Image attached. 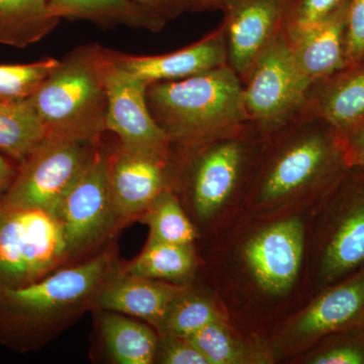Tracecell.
<instances>
[{"label":"cell","instance_id":"1f68e13d","mask_svg":"<svg viewBox=\"0 0 364 364\" xmlns=\"http://www.w3.org/2000/svg\"><path fill=\"white\" fill-rule=\"evenodd\" d=\"M364 58V0H351L347 14L346 65Z\"/></svg>","mask_w":364,"mask_h":364},{"label":"cell","instance_id":"5bb4252c","mask_svg":"<svg viewBox=\"0 0 364 364\" xmlns=\"http://www.w3.org/2000/svg\"><path fill=\"white\" fill-rule=\"evenodd\" d=\"M293 0H224L219 11L226 38L227 64L241 81L261 53L284 30Z\"/></svg>","mask_w":364,"mask_h":364},{"label":"cell","instance_id":"30bf717a","mask_svg":"<svg viewBox=\"0 0 364 364\" xmlns=\"http://www.w3.org/2000/svg\"><path fill=\"white\" fill-rule=\"evenodd\" d=\"M241 82L249 123L267 136L301 116L312 85L299 69L284 30Z\"/></svg>","mask_w":364,"mask_h":364},{"label":"cell","instance_id":"4fadbf2b","mask_svg":"<svg viewBox=\"0 0 364 364\" xmlns=\"http://www.w3.org/2000/svg\"><path fill=\"white\" fill-rule=\"evenodd\" d=\"M107 111L105 130L119 139L122 145L167 155L168 136L158 126L148 107V85L124 70L107 49L105 65Z\"/></svg>","mask_w":364,"mask_h":364},{"label":"cell","instance_id":"ffe728a7","mask_svg":"<svg viewBox=\"0 0 364 364\" xmlns=\"http://www.w3.org/2000/svg\"><path fill=\"white\" fill-rule=\"evenodd\" d=\"M95 312L100 315V341L112 363H154L159 338L155 328L124 314L111 311Z\"/></svg>","mask_w":364,"mask_h":364},{"label":"cell","instance_id":"4dcf8cb0","mask_svg":"<svg viewBox=\"0 0 364 364\" xmlns=\"http://www.w3.org/2000/svg\"><path fill=\"white\" fill-rule=\"evenodd\" d=\"M154 363L208 364L205 356L188 338L171 335H159Z\"/></svg>","mask_w":364,"mask_h":364},{"label":"cell","instance_id":"5b68a950","mask_svg":"<svg viewBox=\"0 0 364 364\" xmlns=\"http://www.w3.org/2000/svg\"><path fill=\"white\" fill-rule=\"evenodd\" d=\"M146 98L170 144L203 142L250 124L241 79L228 64L181 80L153 83Z\"/></svg>","mask_w":364,"mask_h":364},{"label":"cell","instance_id":"ac0fdd59","mask_svg":"<svg viewBox=\"0 0 364 364\" xmlns=\"http://www.w3.org/2000/svg\"><path fill=\"white\" fill-rule=\"evenodd\" d=\"M301 116L318 117L343 136L364 117V58L311 85Z\"/></svg>","mask_w":364,"mask_h":364},{"label":"cell","instance_id":"7a4b0ae2","mask_svg":"<svg viewBox=\"0 0 364 364\" xmlns=\"http://www.w3.org/2000/svg\"><path fill=\"white\" fill-rule=\"evenodd\" d=\"M350 167L334 127L299 117L267 136L243 215L272 218L316 208Z\"/></svg>","mask_w":364,"mask_h":364},{"label":"cell","instance_id":"d6a6232c","mask_svg":"<svg viewBox=\"0 0 364 364\" xmlns=\"http://www.w3.org/2000/svg\"><path fill=\"white\" fill-rule=\"evenodd\" d=\"M342 138L350 166L364 167V117Z\"/></svg>","mask_w":364,"mask_h":364},{"label":"cell","instance_id":"f546056e","mask_svg":"<svg viewBox=\"0 0 364 364\" xmlns=\"http://www.w3.org/2000/svg\"><path fill=\"white\" fill-rule=\"evenodd\" d=\"M351 0H293L284 23L289 39L330 20L344 9Z\"/></svg>","mask_w":364,"mask_h":364},{"label":"cell","instance_id":"d590c367","mask_svg":"<svg viewBox=\"0 0 364 364\" xmlns=\"http://www.w3.org/2000/svg\"><path fill=\"white\" fill-rule=\"evenodd\" d=\"M224 0H188V11L198 13V11H219Z\"/></svg>","mask_w":364,"mask_h":364},{"label":"cell","instance_id":"83f0119b","mask_svg":"<svg viewBox=\"0 0 364 364\" xmlns=\"http://www.w3.org/2000/svg\"><path fill=\"white\" fill-rule=\"evenodd\" d=\"M289 363L364 364V327L330 335Z\"/></svg>","mask_w":364,"mask_h":364},{"label":"cell","instance_id":"6da1fadb","mask_svg":"<svg viewBox=\"0 0 364 364\" xmlns=\"http://www.w3.org/2000/svg\"><path fill=\"white\" fill-rule=\"evenodd\" d=\"M316 208L272 218L242 215L205 240V255L198 253L205 284L230 324L251 338L264 342L315 296L306 256Z\"/></svg>","mask_w":364,"mask_h":364},{"label":"cell","instance_id":"d4e9b609","mask_svg":"<svg viewBox=\"0 0 364 364\" xmlns=\"http://www.w3.org/2000/svg\"><path fill=\"white\" fill-rule=\"evenodd\" d=\"M59 21L49 0H0V44L28 47L47 37Z\"/></svg>","mask_w":364,"mask_h":364},{"label":"cell","instance_id":"cb8c5ba5","mask_svg":"<svg viewBox=\"0 0 364 364\" xmlns=\"http://www.w3.org/2000/svg\"><path fill=\"white\" fill-rule=\"evenodd\" d=\"M208 364H269L264 342L251 338L226 321L212 323L188 338Z\"/></svg>","mask_w":364,"mask_h":364},{"label":"cell","instance_id":"f1b7e54d","mask_svg":"<svg viewBox=\"0 0 364 364\" xmlns=\"http://www.w3.org/2000/svg\"><path fill=\"white\" fill-rule=\"evenodd\" d=\"M58 59L26 64H0V102H18L32 97L51 73Z\"/></svg>","mask_w":364,"mask_h":364},{"label":"cell","instance_id":"9c48e42d","mask_svg":"<svg viewBox=\"0 0 364 364\" xmlns=\"http://www.w3.org/2000/svg\"><path fill=\"white\" fill-rule=\"evenodd\" d=\"M364 327V267L325 287L264 340L272 363H291L321 340Z\"/></svg>","mask_w":364,"mask_h":364},{"label":"cell","instance_id":"603a6c76","mask_svg":"<svg viewBox=\"0 0 364 364\" xmlns=\"http://www.w3.org/2000/svg\"><path fill=\"white\" fill-rule=\"evenodd\" d=\"M228 320L226 311L214 291L202 282H191L170 304L157 329L159 335L188 338L212 323Z\"/></svg>","mask_w":364,"mask_h":364},{"label":"cell","instance_id":"ba28073f","mask_svg":"<svg viewBox=\"0 0 364 364\" xmlns=\"http://www.w3.org/2000/svg\"><path fill=\"white\" fill-rule=\"evenodd\" d=\"M73 263L54 210L0 203V289L28 286Z\"/></svg>","mask_w":364,"mask_h":364},{"label":"cell","instance_id":"277c9868","mask_svg":"<svg viewBox=\"0 0 364 364\" xmlns=\"http://www.w3.org/2000/svg\"><path fill=\"white\" fill-rule=\"evenodd\" d=\"M117 264L107 249L28 286L0 289V344L16 353L42 349L93 310L98 289Z\"/></svg>","mask_w":364,"mask_h":364},{"label":"cell","instance_id":"836d02e7","mask_svg":"<svg viewBox=\"0 0 364 364\" xmlns=\"http://www.w3.org/2000/svg\"><path fill=\"white\" fill-rule=\"evenodd\" d=\"M165 21L176 20L188 13V0H132Z\"/></svg>","mask_w":364,"mask_h":364},{"label":"cell","instance_id":"3957f363","mask_svg":"<svg viewBox=\"0 0 364 364\" xmlns=\"http://www.w3.org/2000/svg\"><path fill=\"white\" fill-rule=\"evenodd\" d=\"M267 138L248 124L203 142L170 144L168 188L200 232V240L221 233L243 215Z\"/></svg>","mask_w":364,"mask_h":364},{"label":"cell","instance_id":"7402d4cb","mask_svg":"<svg viewBox=\"0 0 364 364\" xmlns=\"http://www.w3.org/2000/svg\"><path fill=\"white\" fill-rule=\"evenodd\" d=\"M200 259L196 245H178L148 239L142 252L123 264L124 272L176 284L195 282Z\"/></svg>","mask_w":364,"mask_h":364},{"label":"cell","instance_id":"e0dca14e","mask_svg":"<svg viewBox=\"0 0 364 364\" xmlns=\"http://www.w3.org/2000/svg\"><path fill=\"white\" fill-rule=\"evenodd\" d=\"M114 60L147 85L181 80L227 64L224 30L220 25L202 40L168 54L136 56L112 51Z\"/></svg>","mask_w":364,"mask_h":364},{"label":"cell","instance_id":"8992f818","mask_svg":"<svg viewBox=\"0 0 364 364\" xmlns=\"http://www.w3.org/2000/svg\"><path fill=\"white\" fill-rule=\"evenodd\" d=\"M107 49L97 43L78 46L58 63L28 98L48 135L98 141L107 111Z\"/></svg>","mask_w":364,"mask_h":364},{"label":"cell","instance_id":"4316f807","mask_svg":"<svg viewBox=\"0 0 364 364\" xmlns=\"http://www.w3.org/2000/svg\"><path fill=\"white\" fill-rule=\"evenodd\" d=\"M136 220L149 227V238L154 240L178 245H196L200 239L196 225L169 188L162 191Z\"/></svg>","mask_w":364,"mask_h":364},{"label":"cell","instance_id":"e575fe53","mask_svg":"<svg viewBox=\"0 0 364 364\" xmlns=\"http://www.w3.org/2000/svg\"><path fill=\"white\" fill-rule=\"evenodd\" d=\"M18 168V163L0 152V203L13 184Z\"/></svg>","mask_w":364,"mask_h":364},{"label":"cell","instance_id":"9a60e30c","mask_svg":"<svg viewBox=\"0 0 364 364\" xmlns=\"http://www.w3.org/2000/svg\"><path fill=\"white\" fill-rule=\"evenodd\" d=\"M167 155L121 143L107 152L109 188L124 225L136 221L157 196L168 188Z\"/></svg>","mask_w":364,"mask_h":364},{"label":"cell","instance_id":"44dd1931","mask_svg":"<svg viewBox=\"0 0 364 364\" xmlns=\"http://www.w3.org/2000/svg\"><path fill=\"white\" fill-rule=\"evenodd\" d=\"M50 11L61 20H85L104 28H127L158 33L167 21L132 0H49Z\"/></svg>","mask_w":364,"mask_h":364},{"label":"cell","instance_id":"8fae6325","mask_svg":"<svg viewBox=\"0 0 364 364\" xmlns=\"http://www.w3.org/2000/svg\"><path fill=\"white\" fill-rule=\"evenodd\" d=\"M74 263L87 258L124 226L112 200L107 152H97L55 208Z\"/></svg>","mask_w":364,"mask_h":364},{"label":"cell","instance_id":"d6986e66","mask_svg":"<svg viewBox=\"0 0 364 364\" xmlns=\"http://www.w3.org/2000/svg\"><path fill=\"white\" fill-rule=\"evenodd\" d=\"M348 9L289 40L296 63L306 77L320 80L346 66Z\"/></svg>","mask_w":364,"mask_h":364},{"label":"cell","instance_id":"52a82bcc","mask_svg":"<svg viewBox=\"0 0 364 364\" xmlns=\"http://www.w3.org/2000/svg\"><path fill=\"white\" fill-rule=\"evenodd\" d=\"M306 258L315 294L364 267V167H350L315 208Z\"/></svg>","mask_w":364,"mask_h":364},{"label":"cell","instance_id":"7c38bea8","mask_svg":"<svg viewBox=\"0 0 364 364\" xmlns=\"http://www.w3.org/2000/svg\"><path fill=\"white\" fill-rule=\"evenodd\" d=\"M100 140L80 141L48 135L18 164L2 198L9 207L54 210L97 152Z\"/></svg>","mask_w":364,"mask_h":364},{"label":"cell","instance_id":"2e32d148","mask_svg":"<svg viewBox=\"0 0 364 364\" xmlns=\"http://www.w3.org/2000/svg\"><path fill=\"white\" fill-rule=\"evenodd\" d=\"M186 286L131 274L119 263L98 289L92 312L124 314L147 323L157 331L170 304Z\"/></svg>","mask_w":364,"mask_h":364},{"label":"cell","instance_id":"484cf974","mask_svg":"<svg viewBox=\"0 0 364 364\" xmlns=\"http://www.w3.org/2000/svg\"><path fill=\"white\" fill-rule=\"evenodd\" d=\"M47 136L28 98L0 102V152L20 164Z\"/></svg>","mask_w":364,"mask_h":364}]
</instances>
